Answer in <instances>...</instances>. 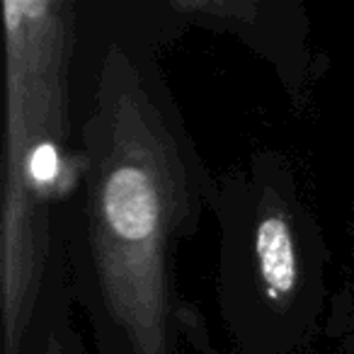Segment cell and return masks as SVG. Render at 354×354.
<instances>
[{"instance_id": "cell-1", "label": "cell", "mask_w": 354, "mask_h": 354, "mask_svg": "<svg viewBox=\"0 0 354 354\" xmlns=\"http://www.w3.org/2000/svg\"><path fill=\"white\" fill-rule=\"evenodd\" d=\"M83 59L73 304L90 323L93 354H180L177 252L197 233L216 177L143 35L107 30Z\"/></svg>"}, {"instance_id": "cell-2", "label": "cell", "mask_w": 354, "mask_h": 354, "mask_svg": "<svg viewBox=\"0 0 354 354\" xmlns=\"http://www.w3.org/2000/svg\"><path fill=\"white\" fill-rule=\"evenodd\" d=\"M3 15V354H85L71 330L68 267V226L80 183L78 8L68 0H8Z\"/></svg>"}, {"instance_id": "cell-3", "label": "cell", "mask_w": 354, "mask_h": 354, "mask_svg": "<svg viewBox=\"0 0 354 354\" xmlns=\"http://www.w3.org/2000/svg\"><path fill=\"white\" fill-rule=\"evenodd\" d=\"M216 304L238 354H299L330 306V248L289 158L260 151L216 177Z\"/></svg>"}, {"instance_id": "cell-4", "label": "cell", "mask_w": 354, "mask_h": 354, "mask_svg": "<svg viewBox=\"0 0 354 354\" xmlns=\"http://www.w3.org/2000/svg\"><path fill=\"white\" fill-rule=\"evenodd\" d=\"M344 354H354V337H352V342L347 344V349H344Z\"/></svg>"}]
</instances>
